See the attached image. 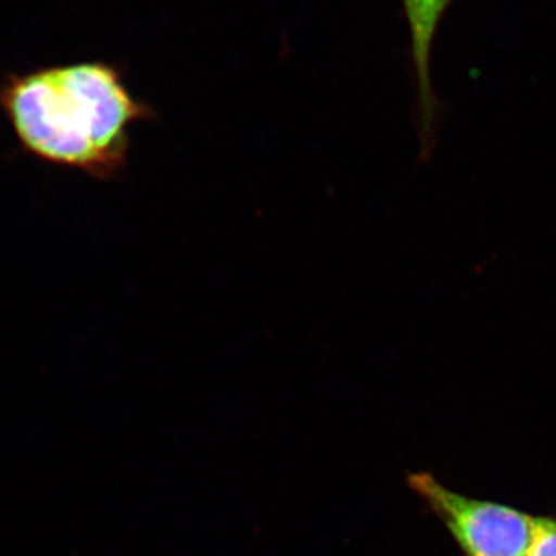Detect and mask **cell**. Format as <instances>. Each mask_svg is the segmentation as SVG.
<instances>
[{
    "mask_svg": "<svg viewBox=\"0 0 556 556\" xmlns=\"http://www.w3.org/2000/svg\"><path fill=\"white\" fill-rule=\"evenodd\" d=\"M0 112L28 156L100 181L129 164L131 127L156 118L131 94L123 72L104 61L5 73Z\"/></svg>",
    "mask_w": 556,
    "mask_h": 556,
    "instance_id": "6da1fadb",
    "label": "cell"
},
{
    "mask_svg": "<svg viewBox=\"0 0 556 556\" xmlns=\"http://www.w3.org/2000/svg\"><path fill=\"white\" fill-rule=\"evenodd\" d=\"M408 486L448 530L463 556H527L535 517L507 504L455 492L434 475H408Z\"/></svg>",
    "mask_w": 556,
    "mask_h": 556,
    "instance_id": "7a4b0ae2",
    "label": "cell"
},
{
    "mask_svg": "<svg viewBox=\"0 0 556 556\" xmlns=\"http://www.w3.org/2000/svg\"><path fill=\"white\" fill-rule=\"evenodd\" d=\"M452 2L453 0H404L416 70L417 131L420 142L419 160L422 163L433 156L441 129V105L431 83L430 62L439 21Z\"/></svg>",
    "mask_w": 556,
    "mask_h": 556,
    "instance_id": "3957f363",
    "label": "cell"
},
{
    "mask_svg": "<svg viewBox=\"0 0 556 556\" xmlns=\"http://www.w3.org/2000/svg\"><path fill=\"white\" fill-rule=\"evenodd\" d=\"M527 556H556V518L535 517V533Z\"/></svg>",
    "mask_w": 556,
    "mask_h": 556,
    "instance_id": "277c9868",
    "label": "cell"
}]
</instances>
